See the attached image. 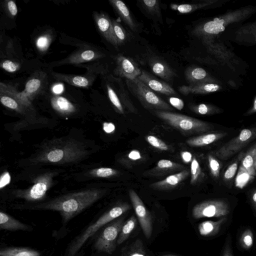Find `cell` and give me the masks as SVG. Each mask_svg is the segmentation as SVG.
I'll return each instance as SVG.
<instances>
[{"label":"cell","instance_id":"obj_5","mask_svg":"<svg viewBox=\"0 0 256 256\" xmlns=\"http://www.w3.org/2000/svg\"><path fill=\"white\" fill-rule=\"evenodd\" d=\"M154 112L166 123L186 134H203L214 128L208 122L182 114L162 110Z\"/></svg>","mask_w":256,"mask_h":256},{"label":"cell","instance_id":"obj_26","mask_svg":"<svg viewBox=\"0 0 256 256\" xmlns=\"http://www.w3.org/2000/svg\"><path fill=\"white\" fill-rule=\"evenodd\" d=\"M109 2L124 23L132 30L136 32V24L126 4L120 0H110Z\"/></svg>","mask_w":256,"mask_h":256},{"label":"cell","instance_id":"obj_3","mask_svg":"<svg viewBox=\"0 0 256 256\" xmlns=\"http://www.w3.org/2000/svg\"><path fill=\"white\" fill-rule=\"evenodd\" d=\"M86 151L73 141L54 142L46 147L36 158V162L65 164L74 162L83 158Z\"/></svg>","mask_w":256,"mask_h":256},{"label":"cell","instance_id":"obj_41","mask_svg":"<svg viewBox=\"0 0 256 256\" xmlns=\"http://www.w3.org/2000/svg\"><path fill=\"white\" fill-rule=\"evenodd\" d=\"M52 36L48 34H44L39 36L36 40V46L37 49L44 52L48 48L52 42Z\"/></svg>","mask_w":256,"mask_h":256},{"label":"cell","instance_id":"obj_49","mask_svg":"<svg viewBox=\"0 0 256 256\" xmlns=\"http://www.w3.org/2000/svg\"><path fill=\"white\" fill-rule=\"evenodd\" d=\"M180 156L182 162L186 164L191 162L193 158L192 154L186 150L181 152Z\"/></svg>","mask_w":256,"mask_h":256},{"label":"cell","instance_id":"obj_15","mask_svg":"<svg viewBox=\"0 0 256 256\" xmlns=\"http://www.w3.org/2000/svg\"><path fill=\"white\" fill-rule=\"evenodd\" d=\"M114 60L116 66L114 74L116 77L133 80L140 75L142 70L138 64L130 58L118 54L115 56Z\"/></svg>","mask_w":256,"mask_h":256},{"label":"cell","instance_id":"obj_23","mask_svg":"<svg viewBox=\"0 0 256 256\" xmlns=\"http://www.w3.org/2000/svg\"><path fill=\"white\" fill-rule=\"evenodd\" d=\"M148 63L152 72L164 80L170 82L176 76V72L168 64L158 56L150 57Z\"/></svg>","mask_w":256,"mask_h":256},{"label":"cell","instance_id":"obj_50","mask_svg":"<svg viewBox=\"0 0 256 256\" xmlns=\"http://www.w3.org/2000/svg\"><path fill=\"white\" fill-rule=\"evenodd\" d=\"M104 131L106 134H112L116 130L115 125L111 122H104L102 124Z\"/></svg>","mask_w":256,"mask_h":256},{"label":"cell","instance_id":"obj_12","mask_svg":"<svg viewBox=\"0 0 256 256\" xmlns=\"http://www.w3.org/2000/svg\"><path fill=\"white\" fill-rule=\"evenodd\" d=\"M52 174H45L40 176L28 189L17 192L16 194V196L30 202H35L42 199L52 184Z\"/></svg>","mask_w":256,"mask_h":256},{"label":"cell","instance_id":"obj_46","mask_svg":"<svg viewBox=\"0 0 256 256\" xmlns=\"http://www.w3.org/2000/svg\"><path fill=\"white\" fill-rule=\"evenodd\" d=\"M6 8L9 14L15 16L18 14V8L16 2L12 0H8L6 4Z\"/></svg>","mask_w":256,"mask_h":256},{"label":"cell","instance_id":"obj_57","mask_svg":"<svg viewBox=\"0 0 256 256\" xmlns=\"http://www.w3.org/2000/svg\"><path fill=\"white\" fill-rule=\"evenodd\" d=\"M162 256H176L173 255V254H165V255H163Z\"/></svg>","mask_w":256,"mask_h":256},{"label":"cell","instance_id":"obj_38","mask_svg":"<svg viewBox=\"0 0 256 256\" xmlns=\"http://www.w3.org/2000/svg\"><path fill=\"white\" fill-rule=\"evenodd\" d=\"M190 183L194 184L200 178H203L204 174L202 172L201 166L197 158L194 156L190 162Z\"/></svg>","mask_w":256,"mask_h":256},{"label":"cell","instance_id":"obj_52","mask_svg":"<svg viewBox=\"0 0 256 256\" xmlns=\"http://www.w3.org/2000/svg\"><path fill=\"white\" fill-rule=\"evenodd\" d=\"M64 90V86L62 83L55 84L52 88V91L54 95H60Z\"/></svg>","mask_w":256,"mask_h":256},{"label":"cell","instance_id":"obj_40","mask_svg":"<svg viewBox=\"0 0 256 256\" xmlns=\"http://www.w3.org/2000/svg\"><path fill=\"white\" fill-rule=\"evenodd\" d=\"M145 139L150 146L156 149L162 151L169 150L168 146L164 142L154 136L148 135L146 136Z\"/></svg>","mask_w":256,"mask_h":256},{"label":"cell","instance_id":"obj_9","mask_svg":"<svg viewBox=\"0 0 256 256\" xmlns=\"http://www.w3.org/2000/svg\"><path fill=\"white\" fill-rule=\"evenodd\" d=\"M122 218L110 222L102 230L97 238L94 248L100 252L112 254L115 250L117 240L124 224Z\"/></svg>","mask_w":256,"mask_h":256},{"label":"cell","instance_id":"obj_33","mask_svg":"<svg viewBox=\"0 0 256 256\" xmlns=\"http://www.w3.org/2000/svg\"><path fill=\"white\" fill-rule=\"evenodd\" d=\"M190 108L194 113L202 116H210L222 113L224 110L211 104L201 103L192 104Z\"/></svg>","mask_w":256,"mask_h":256},{"label":"cell","instance_id":"obj_30","mask_svg":"<svg viewBox=\"0 0 256 256\" xmlns=\"http://www.w3.org/2000/svg\"><path fill=\"white\" fill-rule=\"evenodd\" d=\"M0 230L10 231H16L18 230H28L32 228L14 218L11 216L0 212Z\"/></svg>","mask_w":256,"mask_h":256},{"label":"cell","instance_id":"obj_10","mask_svg":"<svg viewBox=\"0 0 256 256\" xmlns=\"http://www.w3.org/2000/svg\"><path fill=\"white\" fill-rule=\"evenodd\" d=\"M110 82L106 84L108 98L111 103L119 113L124 114V106L130 110L134 106L122 80L116 76H112Z\"/></svg>","mask_w":256,"mask_h":256},{"label":"cell","instance_id":"obj_19","mask_svg":"<svg viewBox=\"0 0 256 256\" xmlns=\"http://www.w3.org/2000/svg\"><path fill=\"white\" fill-rule=\"evenodd\" d=\"M184 76L189 85L204 82L225 84L202 68L198 66H192L188 67L184 71Z\"/></svg>","mask_w":256,"mask_h":256},{"label":"cell","instance_id":"obj_17","mask_svg":"<svg viewBox=\"0 0 256 256\" xmlns=\"http://www.w3.org/2000/svg\"><path fill=\"white\" fill-rule=\"evenodd\" d=\"M104 56L101 52L94 48H83L72 54L68 57L57 62V64H80L96 60Z\"/></svg>","mask_w":256,"mask_h":256},{"label":"cell","instance_id":"obj_18","mask_svg":"<svg viewBox=\"0 0 256 256\" xmlns=\"http://www.w3.org/2000/svg\"><path fill=\"white\" fill-rule=\"evenodd\" d=\"M178 91L184 95L189 94H206L219 92L229 90L230 88L225 84L216 82L200 83L194 85L182 86Z\"/></svg>","mask_w":256,"mask_h":256},{"label":"cell","instance_id":"obj_20","mask_svg":"<svg viewBox=\"0 0 256 256\" xmlns=\"http://www.w3.org/2000/svg\"><path fill=\"white\" fill-rule=\"evenodd\" d=\"M230 0H200L192 4H172L171 8L182 14H188L201 9L216 8L222 6Z\"/></svg>","mask_w":256,"mask_h":256},{"label":"cell","instance_id":"obj_55","mask_svg":"<svg viewBox=\"0 0 256 256\" xmlns=\"http://www.w3.org/2000/svg\"><path fill=\"white\" fill-rule=\"evenodd\" d=\"M223 256H232L229 248H226V249Z\"/></svg>","mask_w":256,"mask_h":256},{"label":"cell","instance_id":"obj_32","mask_svg":"<svg viewBox=\"0 0 256 256\" xmlns=\"http://www.w3.org/2000/svg\"><path fill=\"white\" fill-rule=\"evenodd\" d=\"M0 256H40V253L29 248L12 246L2 248Z\"/></svg>","mask_w":256,"mask_h":256},{"label":"cell","instance_id":"obj_28","mask_svg":"<svg viewBox=\"0 0 256 256\" xmlns=\"http://www.w3.org/2000/svg\"><path fill=\"white\" fill-rule=\"evenodd\" d=\"M240 168L253 178L256 176V143L244 152Z\"/></svg>","mask_w":256,"mask_h":256},{"label":"cell","instance_id":"obj_11","mask_svg":"<svg viewBox=\"0 0 256 256\" xmlns=\"http://www.w3.org/2000/svg\"><path fill=\"white\" fill-rule=\"evenodd\" d=\"M230 212V206L226 201L212 200H206L194 206L192 214L194 218L198 219L226 216Z\"/></svg>","mask_w":256,"mask_h":256},{"label":"cell","instance_id":"obj_42","mask_svg":"<svg viewBox=\"0 0 256 256\" xmlns=\"http://www.w3.org/2000/svg\"><path fill=\"white\" fill-rule=\"evenodd\" d=\"M118 171L110 168H100L90 170V174L98 178H109L116 175Z\"/></svg>","mask_w":256,"mask_h":256},{"label":"cell","instance_id":"obj_54","mask_svg":"<svg viewBox=\"0 0 256 256\" xmlns=\"http://www.w3.org/2000/svg\"><path fill=\"white\" fill-rule=\"evenodd\" d=\"M250 198L252 204L256 210V190L252 192L251 194Z\"/></svg>","mask_w":256,"mask_h":256},{"label":"cell","instance_id":"obj_4","mask_svg":"<svg viewBox=\"0 0 256 256\" xmlns=\"http://www.w3.org/2000/svg\"><path fill=\"white\" fill-rule=\"evenodd\" d=\"M130 208L127 204L117 205L90 223L68 244L65 256H76L86 242L100 228L116 219Z\"/></svg>","mask_w":256,"mask_h":256},{"label":"cell","instance_id":"obj_43","mask_svg":"<svg viewBox=\"0 0 256 256\" xmlns=\"http://www.w3.org/2000/svg\"><path fill=\"white\" fill-rule=\"evenodd\" d=\"M182 166L168 160L162 159L156 164V170H166L180 168Z\"/></svg>","mask_w":256,"mask_h":256},{"label":"cell","instance_id":"obj_16","mask_svg":"<svg viewBox=\"0 0 256 256\" xmlns=\"http://www.w3.org/2000/svg\"><path fill=\"white\" fill-rule=\"evenodd\" d=\"M16 88L12 85L1 82L0 84V100L4 106L18 112L24 113L26 108L18 98Z\"/></svg>","mask_w":256,"mask_h":256},{"label":"cell","instance_id":"obj_48","mask_svg":"<svg viewBox=\"0 0 256 256\" xmlns=\"http://www.w3.org/2000/svg\"><path fill=\"white\" fill-rule=\"evenodd\" d=\"M169 102L171 105L179 110H181L184 108V102L180 98H170L169 99Z\"/></svg>","mask_w":256,"mask_h":256},{"label":"cell","instance_id":"obj_39","mask_svg":"<svg viewBox=\"0 0 256 256\" xmlns=\"http://www.w3.org/2000/svg\"><path fill=\"white\" fill-rule=\"evenodd\" d=\"M208 165L211 175L214 178H218L222 168L220 161L212 154L208 156Z\"/></svg>","mask_w":256,"mask_h":256},{"label":"cell","instance_id":"obj_14","mask_svg":"<svg viewBox=\"0 0 256 256\" xmlns=\"http://www.w3.org/2000/svg\"><path fill=\"white\" fill-rule=\"evenodd\" d=\"M43 74H36L26 82L24 90L18 92V97L22 104L26 108L32 107V102L42 91L44 86Z\"/></svg>","mask_w":256,"mask_h":256},{"label":"cell","instance_id":"obj_21","mask_svg":"<svg viewBox=\"0 0 256 256\" xmlns=\"http://www.w3.org/2000/svg\"><path fill=\"white\" fill-rule=\"evenodd\" d=\"M138 78L154 92L166 96H175L176 91L168 83L156 78L147 71L142 70Z\"/></svg>","mask_w":256,"mask_h":256},{"label":"cell","instance_id":"obj_35","mask_svg":"<svg viewBox=\"0 0 256 256\" xmlns=\"http://www.w3.org/2000/svg\"><path fill=\"white\" fill-rule=\"evenodd\" d=\"M243 154V152H240L225 170L222 177L224 181L229 182L234 178L238 170V164H240Z\"/></svg>","mask_w":256,"mask_h":256},{"label":"cell","instance_id":"obj_25","mask_svg":"<svg viewBox=\"0 0 256 256\" xmlns=\"http://www.w3.org/2000/svg\"><path fill=\"white\" fill-rule=\"evenodd\" d=\"M227 135L228 133L224 132L206 133L188 138L186 143L192 147L205 146L224 138Z\"/></svg>","mask_w":256,"mask_h":256},{"label":"cell","instance_id":"obj_31","mask_svg":"<svg viewBox=\"0 0 256 256\" xmlns=\"http://www.w3.org/2000/svg\"><path fill=\"white\" fill-rule=\"evenodd\" d=\"M226 220V218L224 217L217 221L206 220L201 222L198 227L200 234L208 236L216 234Z\"/></svg>","mask_w":256,"mask_h":256},{"label":"cell","instance_id":"obj_24","mask_svg":"<svg viewBox=\"0 0 256 256\" xmlns=\"http://www.w3.org/2000/svg\"><path fill=\"white\" fill-rule=\"evenodd\" d=\"M52 77L56 80L64 82L70 85L88 88L90 86L94 80L92 76L66 74L56 72L52 73Z\"/></svg>","mask_w":256,"mask_h":256},{"label":"cell","instance_id":"obj_34","mask_svg":"<svg viewBox=\"0 0 256 256\" xmlns=\"http://www.w3.org/2000/svg\"><path fill=\"white\" fill-rule=\"evenodd\" d=\"M136 223V219L134 216H132L124 224L117 240L118 244H121L129 237L134 230Z\"/></svg>","mask_w":256,"mask_h":256},{"label":"cell","instance_id":"obj_53","mask_svg":"<svg viewBox=\"0 0 256 256\" xmlns=\"http://www.w3.org/2000/svg\"><path fill=\"white\" fill-rule=\"evenodd\" d=\"M256 114V94L255 95L251 107L244 114V116H249Z\"/></svg>","mask_w":256,"mask_h":256},{"label":"cell","instance_id":"obj_37","mask_svg":"<svg viewBox=\"0 0 256 256\" xmlns=\"http://www.w3.org/2000/svg\"><path fill=\"white\" fill-rule=\"evenodd\" d=\"M112 21L117 45L121 46L128 40V34L118 21L116 20H112Z\"/></svg>","mask_w":256,"mask_h":256},{"label":"cell","instance_id":"obj_2","mask_svg":"<svg viewBox=\"0 0 256 256\" xmlns=\"http://www.w3.org/2000/svg\"><path fill=\"white\" fill-rule=\"evenodd\" d=\"M256 13V6L251 4L208 18L197 24L192 30V35L200 40L220 36L230 26L244 23Z\"/></svg>","mask_w":256,"mask_h":256},{"label":"cell","instance_id":"obj_6","mask_svg":"<svg viewBox=\"0 0 256 256\" xmlns=\"http://www.w3.org/2000/svg\"><path fill=\"white\" fill-rule=\"evenodd\" d=\"M126 82L130 94L134 96L145 108L168 112L173 110L170 104L138 78L133 80H126Z\"/></svg>","mask_w":256,"mask_h":256},{"label":"cell","instance_id":"obj_1","mask_svg":"<svg viewBox=\"0 0 256 256\" xmlns=\"http://www.w3.org/2000/svg\"><path fill=\"white\" fill-rule=\"evenodd\" d=\"M104 191L96 188L88 189L64 195L48 202L28 206L36 210H52L60 212L62 224H66L71 219L99 200Z\"/></svg>","mask_w":256,"mask_h":256},{"label":"cell","instance_id":"obj_13","mask_svg":"<svg viewBox=\"0 0 256 256\" xmlns=\"http://www.w3.org/2000/svg\"><path fill=\"white\" fill-rule=\"evenodd\" d=\"M128 194L142 231L146 237L149 238L152 232L151 214L145 206L142 200L134 190H130Z\"/></svg>","mask_w":256,"mask_h":256},{"label":"cell","instance_id":"obj_44","mask_svg":"<svg viewBox=\"0 0 256 256\" xmlns=\"http://www.w3.org/2000/svg\"><path fill=\"white\" fill-rule=\"evenodd\" d=\"M240 243L242 247L245 249H250L254 244L253 234L250 229H247L242 234Z\"/></svg>","mask_w":256,"mask_h":256},{"label":"cell","instance_id":"obj_22","mask_svg":"<svg viewBox=\"0 0 256 256\" xmlns=\"http://www.w3.org/2000/svg\"><path fill=\"white\" fill-rule=\"evenodd\" d=\"M94 18L99 32L109 43L117 47L112 20L104 12H94Z\"/></svg>","mask_w":256,"mask_h":256},{"label":"cell","instance_id":"obj_7","mask_svg":"<svg viewBox=\"0 0 256 256\" xmlns=\"http://www.w3.org/2000/svg\"><path fill=\"white\" fill-rule=\"evenodd\" d=\"M220 38L228 45L232 42L242 46H256V20L253 22L230 26Z\"/></svg>","mask_w":256,"mask_h":256},{"label":"cell","instance_id":"obj_45","mask_svg":"<svg viewBox=\"0 0 256 256\" xmlns=\"http://www.w3.org/2000/svg\"><path fill=\"white\" fill-rule=\"evenodd\" d=\"M0 67L8 72H14L20 68V65L19 62L16 61L6 60L2 62Z\"/></svg>","mask_w":256,"mask_h":256},{"label":"cell","instance_id":"obj_47","mask_svg":"<svg viewBox=\"0 0 256 256\" xmlns=\"http://www.w3.org/2000/svg\"><path fill=\"white\" fill-rule=\"evenodd\" d=\"M11 177L10 174L6 172H4L0 178V188H2L8 184L10 182Z\"/></svg>","mask_w":256,"mask_h":256},{"label":"cell","instance_id":"obj_29","mask_svg":"<svg viewBox=\"0 0 256 256\" xmlns=\"http://www.w3.org/2000/svg\"><path fill=\"white\" fill-rule=\"evenodd\" d=\"M50 103L52 108L64 116L70 115L76 111V106L68 100L60 95L51 97Z\"/></svg>","mask_w":256,"mask_h":256},{"label":"cell","instance_id":"obj_56","mask_svg":"<svg viewBox=\"0 0 256 256\" xmlns=\"http://www.w3.org/2000/svg\"><path fill=\"white\" fill-rule=\"evenodd\" d=\"M130 256H144L143 254L139 253H134L131 254Z\"/></svg>","mask_w":256,"mask_h":256},{"label":"cell","instance_id":"obj_51","mask_svg":"<svg viewBox=\"0 0 256 256\" xmlns=\"http://www.w3.org/2000/svg\"><path fill=\"white\" fill-rule=\"evenodd\" d=\"M128 158L132 160H138L142 158L140 152L138 150H132L128 154Z\"/></svg>","mask_w":256,"mask_h":256},{"label":"cell","instance_id":"obj_36","mask_svg":"<svg viewBox=\"0 0 256 256\" xmlns=\"http://www.w3.org/2000/svg\"><path fill=\"white\" fill-rule=\"evenodd\" d=\"M145 11L153 17L160 18L161 12L160 2L156 0H144L140 1Z\"/></svg>","mask_w":256,"mask_h":256},{"label":"cell","instance_id":"obj_8","mask_svg":"<svg viewBox=\"0 0 256 256\" xmlns=\"http://www.w3.org/2000/svg\"><path fill=\"white\" fill-rule=\"evenodd\" d=\"M256 138V127L242 129L238 135L228 140L215 152L216 158L227 160L240 152Z\"/></svg>","mask_w":256,"mask_h":256},{"label":"cell","instance_id":"obj_27","mask_svg":"<svg viewBox=\"0 0 256 256\" xmlns=\"http://www.w3.org/2000/svg\"><path fill=\"white\" fill-rule=\"evenodd\" d=\"M190 174L188 170H184L178 173L170 175L164 179L151 184V186L156 188H174L184 180Z\"/></svg>","mask_w":256,"mask_h":256}]
</instances>
